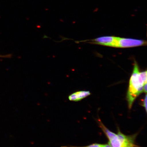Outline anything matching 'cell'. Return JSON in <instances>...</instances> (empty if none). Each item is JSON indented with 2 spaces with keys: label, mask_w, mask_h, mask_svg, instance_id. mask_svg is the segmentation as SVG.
<instances>
[{
  "label": "cell",
  "mask_w": 147,
  "mask_h": 147,
  "mask_svg": "<svg viewBox=\"0 0 147 147\" xmlns=\"http://www.w3.org/2000/svg\"><path fill=\"white\" fill-rule=\"evenodd\" d=\"M147 84V71H139L138 66L135 63L130 78L127 99L128 107L131 109L136 99L143 92V87Z\"/></svg>",
  "instance_id": "6da1fadb"
},
{
  "label": "cell",
  "mask_w": 147,
  "mask_h": 147,
  "mask_svg": "<svg viewBox=\"0 0 147 147\" xmlns=\"http://www.w3.org/2000/svg\"><path fill=\"white\" fill-rule=\"evenodd\" d=\"M98 123L109 140L108 144L112 147H137L134 143V137L125 135L119 130L116 134L108 129L100 120H98Z\"/></svg>",
  "instance_id": "7a4b0ae2"
},
{
  "label": "cell",
  "mask_w": 147,
  "mask_h": 147,
  "mask_svg": "<svg viewBox=\"0 0 147 147\" xmlns=\"http://www.w3.org/2000/svg\"><path fill=\"white\" fill-rule=\"evenodd\" d=\"M146 45V42L144 40L118 37L117 47H131Z\"/></svg>",
  "instance_id": "3957f363"
},
{
  "label": "cell",
  "mask_w": 147,
  "mask_h": 147,
  "mask_svg": "<svg viewBox=\"0 0 147 147\" xmlns=\"http://www.w3.org/2000/svg\"><path fill=\"white\" fill-rule=\"evenodd\" d=\"M118 37L114 36H105L93 40L95 44L108 47H117Z\"/></svg>",
  "instance_id": "277c9868"
},
{
  "label": "cell",
  "mask_w": 147,
  "mask_h": 147,
  "mask_svg": "<svg viewBox=\"0 0 147 147\" xmlns=\"http://www.w3.org/2000/svg\"><path fill=\"white\" fill-rule=\"evenodd\" d=\"M89 91H79L71 94L69 96V100L71 101L78 102L90 95Z\"/></svg>",
  "instance_id": "5b68a950"
},
{
  "label": "cell",
  "mask_w": 147,
  "mask_h": 147,
  "mask_svg": "<svg viewBox=\"0 0 147 147\" xmlns=\"http://www.w3.org/2000/svg\"><path fill=\"white\" fill-rule=\"evenodd\" d=\"M102 144H97V143H95L91 145H89V146H82V147H79V146H62L61 147H101Z\"/></svg>",
  "instance_id": "8992f818"
},
{
  "label": "cell",
  "mask_w": 147,
  "mask_h": 147,
  "mask_svg": "<svg viewBox=\"0 0 147 147\" xmlns=\"http://www.w3.org/2000/svg\"><path fill=\"white\" fill-rule=\"evenodd\" d=\"M142 105L146 109V111H147V95H146V97H145L144 100L143 102Z\"/></svg>",
  "instance_id": "52a82bcc"
},
{
  "label": "cell",
  "mask_w": 147,
  "mask_h": 147,
  "mask_svg": "<svg viewBox=\"0 0 147 147\" xmlns=\"http://www.w3.org/2000/svg\"><path fill=\"white\" fill-rule=\"evenodd\" d=\"M143 92L146 93L147 92V84H145L143 87Z\"/></svg>",
  "instance_id": "ba28073f"
},
{
  "label": "cell",
  "mask_w": 147,
  "mask_h": 147,
  "mask_svg": "<svg viewBox=\"0 0 147 147\" xmlns=\"http://www.w3.org/2000/svg\"><path fill=\"white\" fill-rule=\"evenodd\" d=\"M101 147H112L109 144H102Z\"/></svg>",
  "instance_id": "9c48e42d"
},
{
  "label": "cell",
  "mask_w": 147,
  "mask_h": 147,
  "mask_svg": "<svg viewBox=\"0 0 147 147\" xmlns=\"http://www.w3.org/2000/svg\"><path fill=\"white\" fill-rule=\"evenodd\" d=\"M11 56L10 55H7L6 56L4 55V56H3V55H0V57H3V58H7L9 57H10Z\"/></svg>",
  "instance_id": "30bf717a"
}]
</instances>
